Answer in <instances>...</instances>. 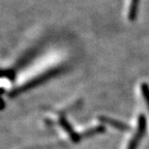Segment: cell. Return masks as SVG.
Here are the masks:
<instances>
[{
	"label": "cell",
	"mask_w": 149,
	"mask_h": 149,
	"mask_svg": "<svg viewBox=\"0 0 149 149\" xmlns=\"http://www.w3.org/2000/svg\"><path fill=\"white\" fill-rule=\"evenodd\" d=\"M145 127H146V119H145V116L143 114H141L138 120V128H136L135 135L128 145V149H136L141 138L144 135Z\"/></svg>",
	"instance_id": "cell-1"
},
{
	"label": "cell",
	"mask_w": 149,
	"mask_h": 149,
	"mask_svg": "<svg viewBox=\"0 0 149 149\" xmlns=\"http://www.w3.org/2000/svg\"><path fill=\"white\" fill-rule=\"evenodd\" d=\"M139 0H131V4H130V9H129V19L131 22L135 20L138 16V11H139Z\"/></svg>",
	"instance_id": "cell-2"
},
{
	"label": "cell",
	"mask_w": 149,
	"mask_h": 149,
	"mask_svg": "<svg viewBox=\"0 0 149 149\" xmlns=\"http://www.w3.org/2000/svg\"><path fill=\"white\" fill-rule=\"evenodd\" d=\"M100 120H102L103 122H105V123H108L109 125H111V126L116 128V129H119V130H126V129H128V127L125 124L121 123V122H119V121L113 120V119H111V118L104 117V116H103V117H100Z\"/></svg>",
	"instance_id": "cell-3"
},
{
	"label": "cell",
	"mask_w": 149,
	"mask_h": 149,
	"mask_svg": "<svg viewBox=\"0 0 149 149\" xmlns=\"http://www.w3.org/2000/svg\"><path fill=\"white\" fill-rule=\"evenodd\" d=\"M141 92H142V95H143L145 102H146V105L149 108V85L147 83L144 82L141 84Z\"/></svg>",
	"instance_id": "cell-4"
}]
</instances>
